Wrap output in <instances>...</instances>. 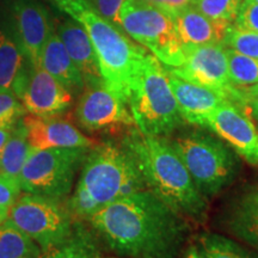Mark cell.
<instances>
[{
	"label": "cell",
	"mask_w": 258,
	"mask_h": 258,
	"mask_svg": "<svg viewBox=\"0 0 258 258\" xmlns=\"http://www.w3.org/2000/svg\"><path fill=\"white\" fill-rule=\"evenodd\" d=\"M77 106V118L90 132L135 125L128 103L104 83L88 86Z\"/></svg>",
	"instance_id": "7c38bea8"
},
{
	"label": "cell",
	"mask_w": 258,
	"mask_h": 258,
	"mask_svg": "<svg viewBox=\"0 0 258 258\" xmlns=\"http://www.w3.org/2000/svg\"><path fill=\"white\" fill-rule=\"evenodd\" d=\"M102 258H128V257H121V256H118V257H102Z\"/></svg>",
	"instance_id": "74e56055"
},
{
	"label": "cell",
	"mask_w": 258,
	"mask_h": 258,
	"mask_svg": "<svg viewBox=\"0 0 258 258\" xmlns=\"http://www.w3.org/2000/svg\"><path fill=\"white\" fill-rule=\"evenodd\" d=\"M106 246L121 257L178 258L189 220L144 189L109 203L89 219Z\"/></svg>",
	"instance_id": "6da1fadb"
},
{
	"label": "cell",
	"mask_w": 258,
	"mask_h": 258,
	"mask_svg": "<svg viewBox=\"0 0 258 258\" xmlns=\"http://www.w3.org/2000/svg\"><path fill=\"white\" fill-rule=\"evenodd\" d=\"M173 18L184 47L222 43L226 29L206 17L192 4L180 10Z\"/></svg>",
	"instance_id": "ffe728a7"
},
{
	"label": "cell",
	"mask_w": 258,
	"mask_h": 258,
	"mask_svg": "<svg viewBox=\"0 0 258 258\" xmlns=\"http://www.w3.org/2000/svg\"><path fill=\"white\" fill-rule=\"evenodd\" d=\"M165 69L186 82L217 91L228 101L243 105L241 89L230 80L227 50L224 43L185 47L184 62L178 67L165 66Z\"/></svg>",
	"instance_id": "30bf717a"
},
{
	"label": "cell",
	"mask_w": 258,
	"mask_h": 258,
	"mask_svg": "<svg viewBox=\"0 0 258 258\" xmlns=\"http://www.w3.org/2000/svg\"><path fill=\"white\" fill-rule=\"evenodd\" d=\"M56 30L71 59L82 73L86 88L102 84L103 79L95 47L84 25L72 18L57 24Z\"/></svg>",
	"instance_id": "ac0fdd59"
},
{
	"label": "cell",
	"mask_w": 258,
	"mask_h": 258,
	"mask_svg": "<svg viewBox=\"0 0 258 258\" xmlns=\"http://www.w3.org/2000/svg\"><path fill=\"white\" fill-rule=\"evenodd\" d=\"M221 221L228 233L258 251V183L245 186L228 202Z\"/></svg>",
	"instance_id": "2e32d148"
},
{
	"label": "cell",
	"mask_w": 258,
	"mask_h": 258,
	"mask_svg": "<svg viewBox=\"0 0 258 258\" xmlns=\"http://www.w3.org/2000/svg\"><path fill=\"white\" fill-rule=\"evenodd\" d=\"M128 106L144 135L167 137L185 124L165 66L150 51L131 84Z\"/></svg>",
	"instance_id": "277c9868"
},
{
	"label": "cell",
	"mask_w": 258,
	"mask_h": 258,
	"mask_svg": "<svg viewBox=\"0 0 258 258\" xmlns=\"http://www.w3.org/2000/svg\"><path fill=\"white\" fill-rule=\"evenodd\" d=\"M90 150L84 147L31 150L18 177L22 191L59 201L64 199Z\"/></svg>",
	"instance_id": "ba28073f"
},
{
	"label": "cell",
	"mask_w": 258,
	"mask_h": 258,
	"mask_svg": "<svg viewBox=\"0 0 258 258\" xmlns=\"http://www.w3.org/2000/svg\"><path fill=\"white\" fill-rule=\"evenodd\" d=\"M243 0H194L192 5L206 17L227 29L235 22Z\"/></svg>",
	"instance_id": "4316f807"
},
{
	"label": "cell",
	"mask_w": 258,
	"mask_h": 258,
	"mask_svg": "<svg viewBox=\"0 0 258 258\" xmlns=\"http://www.w3.org/2000/svg\"><path fill=\"white\" fill-rule=\"evenodd\" d=\"M146 2L152 3V4L163 9L164 11L169 12L170 15L175 16L176 14H178L180 10L191 5L194 0H146Z\"/></svg>",
	"instance_id": "e575fe53"
},
{
	"label": "cell",
	"mask_w": 258,
	"mask_h": 258,
	"mask_svg": "<svg viewBox=\"0 0 258 258\" xmlns=\"http://www.w3.org/2000/svg\"><path fill=\"white\" fill-rule=\"evenodd\" d=\"M91 38L103 83L128 103L131 84L148 51L135 43L123 30L90 9L80 17Z\"/></svg>",
	"instance_id": "8992f818"
},
{
	"label": "cell",
	"mask_w": 258,
	"mask_h": 258,
	"mask_svg": "<svg viewBox=\"0 0 258 258\" xmlns=\"http://www.w3.org/2000/svg\"><path fill=\"white\" fill-rule=\"evenodd\" d=\"M166 72L171 89L178 103L180 115L185 123L203 127L206 120L215 111V109L227 99L221 93L186 82L167 70Z\"/></svg>",
	"instance_id": "e0dca14e"
},
{
	"label": "cell",
	"mask_w": 258,
	"mask_h": 258,
	"mask_svg": "<svg viewBox=\"0 0 258 258\" xmlns=\"http://www.w3.org/2000/svg\"><path fill=\"white\" fill-rule=\"evenodd\" d=\"M31 152L28 140V131L23 120H19L12 129L8 143L0 157V176L17 179L27 158Z\"/></svg>",
	"instance_id": "44dd1931"
},
{
	"label": "cell",
	"mask_w": 258,
	"mask_h": 258,
	"mask_svg": "<svg viewBox=\"0 0 258 258\" xmlns=\"http://www.w3.org/2000/svg\"><path fill=\"white\" fill-rule=\"evenodd\" d=\"M233 24L245 30L258 32V0H243Z\"/></svg>",
	"instance_id": "1f68e13d"
},
{
	"label": "cell",
	"mask_w": 258,
	"mask_h": 258,
	"mask_svg": "<svg viewBox=\"0 0 258 258\" xmlns=\"http://www.w3.org/2000/svg\"><path fill=\"white\" fill-rule=\"evenodd\" d=\"M60 10L79 22L80 17L88 10L92 9L88 0H51Z\"/></svg>",
	"instance_id": "d6a6232c"
},
{
	"label": "cell",
	"mask_w": 258,
	"mask_h": 258,
	"mask_svg": "<svg viewBox=\"0 0 258 258\" xmlns=\"http://www.w3.org/2000/svg\"><path fill=\"white\" fill-rule=\"evenodd\" d=\"M41 258H102L95 238L84 228H77L62 244L42 253Z\"/></svg>",
	"instance_id": "d4e9b609"
},
{
	"label": "cell",
	"mask_w": 258,
	"mask_h": 258,
	"mask_svg": "<svg viewBox=\"0 0 258 258\" xmlns=\"http://www.w3.org/2000/svg\"><path fill=\"white\" fill-rule=\"evenodd\" d=\"M24 55L21 48L0 30V91L15 93L17 85L23 78Z\"/></svg>",
	"instance_id": "7402d4cb"
},
{
	"label": "cell",
	"mask_w": 258,
	"mask_h": 258,
	"mask_svg": "<svg viewBox=\"0 0 258 258\" xmlns=\"http://www.w3.org/2000/svg\"><path fill=\"white\" fill-rule=\"evenodd\" d=\"M222 43L243 55L258 59V32L245 30L232 24L226 29Z\"/></svg>",
	"instance_id": "83f0119b"
},
{
	"label": "cell",
	"mask_w": 258,
	"mask_h": 258,
	"mask_svg": "<svg viewBox=\"0 0 258 258\" xmlns=\"http://www.w3.org/2000/svg\"><path fill=\"white\" fill-rule=\"evenodd\" d=\"M123 144L134 154L147 189L190 222L202 224L207 219L208 200L196 188L169 139L134 131L124 139Z\"/></svg>",
	"instance_id": "7a4b0ae2"
},
{
	"label": "cell",
	"mask_w": 258,
	"mask_h": 258,
	"mask_svg": "<svg viewBox=\"0 0 258 258\" xmlns=\"http://www.w3.org/2000/svg\"><path fill=\"white\" fill-rule=\"evenodd\" d=\"M170 141L207 200L230 186L239 175L240 157L208 129L185 132Z\"/></svg>",
	"instance_id": "5b68a950"
},
{
	"label": "cell",
	"mask_w": 258,
	"mask_h": 258,
	"mask_svg": "<svg viewBox=\"0 0 258 258\" xmlns=\"http://www.w3.org/2000/svg\"><path fill=\"white\" fill-rule=\"evenodd\" d=\"M202 128L217 134L247 164L258 166V131L245 106L226 99Z\"/></svg>",
	"instance_id": "8fae6325"
},
{
	"label": "cell",
	"mask_w": 258,
	"mask_h": 258,
	"mask_svg": "<svg viewBox=\"0 0 258 258\" xmlns=\"http://www.w3.org/2000/svg\"><path fill=\"white\" fill-rule=\"evenodd\" d=\"M230 80L237 88L258 84V59L243 55L226 47Z\"/></svg>",
	"instance_id": "484cf974"
},
{
	"label": "cell",
	"mask_w": 258,
	"mask_h": 258,
	"mask_svg": "<svg viewBox=\"0 0 258 258\" xmlns=\"http://www.w3.org/2000/svg\"><path fill=\"white\" fill-rule=\"evenodd\" d=\"M194 245L201 258H258V251H250L231 238L212 232L199 234Z\"/></svg>",
	"instance_id": "603a6c76"
},
{
	"label": "cell",
	"mask_w": 258,
	"mask_h": 258,
	"mask_svg": "<svg viewBox=\"0 0 258 258\" xmlns=\"http://www.w3.org/2000/svg\"><path fill=\"white\" fill-rule=\"evenodd\" d=\"M23 123L28 131L31 150L47 148H92L96 143L85 137L78 128L57 116L25 115Z\"/></svg>",
	"instance_id": "9a60e30c"
},
{
	"label": "cell",
	"mask_w": 258,
	"mask_h": 258,
	"mask_svg": "<svg viewBox=\"0 0 258 258\" xmlns=\"http://www.w3.org/2000/svg\"><path fill=\"white\" fill-rule=\"evenodd\" d=\"M27 109L11 91H0V125H15L27 115Z\"/></svg>",
	"instance_id": "f1b7e54d"
},
{
	"label": "cell",
	"mask_w": 258,
	"mask_h": 258,
	"mask_svg": "<svg viewBox=\"0 0 258 258\" xmlns=\"http://www.w3.org/2000/svg\"><path fill=\"white\" fill-rule=\"evenodd\" d=\"M88 2L96 14L121 29L120 14L125 0H88Z\"/></svg>",
	"instance_id": "4dcf8cb0"
},
{
	"label": "cell",
	"mask_w": 258,
	"mask_h": 258,
	"mask_svg": "<svg viewBox=\"0 0 258 258\" xmlns=\"http://www.w3.org/2000/svg\"><path fill=\"white\" fill-rule=\"evenodd\" d=\"M18 98L30 115L57 116L72 105V93L42 67H31Z\"/></svg>",
	"instance_id": "4fadbf2b"
},
{
	"label": "cell",
	"mask_w": 258,
	"mask_h": 258,
	"mask_svg": "<svg viewBox=\"0 0 258 258\" xmlns=\"http://www.w3.org/2000/svg\"><path fill=\"white\" fill-rule=\"evenodd\" d=\"M40 67L47 71L71 93H79L86 88L82 73L71 59L55 30L51 32L42 51Z\"/></svg>",
	"instance_id": "d6986e66"
},
{
	"label": "cell",
	"mask_w": 258,
	"mask_h": 258,
	"mask_svg": "<svg viewBox=\"0 0 258 258\" xmlns=\"http://www.w3.org/2000/svg\"><path fill=\"white\" fill-rule=\"evenodd\" d=\"M21 192L22 189L17 179L0 176V225L9 219L10 212Z\"/></svg>",
	"instance_id": "f546056e"
},
{
	"label": "cell",
	"mask_w": 258,
	"mask_h": 258,
	"mask_svg": "<svg viewBox=\"0 0 258 258\" xmlns=\"http://www.w3.org/2000/svg\"><path fill=\"white\" fill-rule=\"evenodd\" d=\"M9 220L36 241L42 253L62 244L73 232L69 208L59 200L34 194L19 196Z\"/></svg>",
	"instance_id": "9c48e42d"
},
{
	"label": "cell",
	"mask_w": 258,
	"mask_h": 258,
	"mask_svg": "<svg viewBox=\"0 0 258 258\" xmlns=\"http://www.w3.org/2000/svg\"><path fill=\"white\" fill-rule=\"evenodd\" d=\"M42 251L36 241L11 221L0 225V258H41Z\"/></svg>",
	"instance_id": "cb8c5ba5"
},
{
	"label": "cell",
	"mask_w": 258,
	"mask_h": 258,
	"mask_svg": "<svg viewBox=\"0 0 258 258\" xmlns=\"http://www.w3.org/2000/svg\"><path fill=\"white\" fill-rule=\"evenodd\" d=\"M121 29L165 66L178 67L185 60L172 15L146 0H125L120 14Z\"/></svg>",
	"instance_id": "52a82bcc"
},
{
	"label": "cell",
	"mask_w": 258,
	"mask_h": 258,
	"mask_svg": "<svg viewBox=\"0 0 258 258\" xmlns=\"http://www.w3.org/2000/svg\"><path fill=\"white\" fill-rule=\"evenodd\" d=\"M18 46L31 67H40L41 55L54 31L46 9L32 0H17L14 6Z\"/></svg>",
	"instance_id": "5bb4252c"
},
{
	"label": "cell",
	"mask_w": 258,
	"mask_h": 258,
	"mask_svg": "<svg viewBox=\"0 0 258 258\" xmlns=\"http://www.w3.org/2000/svg\"><path fill=\"white\" fill-rule=\"evenodd\" d=\"M15 125H0V157H2L3 152H4L6 143H8L10 135H11L12 129H14Z\"/></svg>",
	"instance_id": "d590c367"
},
{
	"label": "cell",
	"mask_w": 258,
	"mask_h": 258,
	"mask_svg": "<svg viewBox=\"0 0 258 258\" xmlns=\"http://www.w3.org/2000/svg\"><path fill=\"white\" fill-rule=\"evenodd\" d=\"M240 89L243 92V105L258 122V84Z\"/></svg>",
	"instance_id": "836d02e7"
},
{
	"label": "cell",
	"mask_w": 258,
	"mask_h": 258,
	"mask_svg": "<svg viewBox=\"0 0 258 258\" xmlns=\"http://www.w3.org/2000/svg\"><path fill=\"white\" fill-rule=\"evenodd\" d=\"M183 258H201L200 257V254L198 252V250H196L195 245H190V246L186 249L185 253H184V257Z\"/></svg>",
	"instance_id": "8d00e7d4"
},
{
	"label": "cell",
	"mask_w": 258,
	"mask_h": 258,
	"mask_svg": "<svg viewBox=\"0 0 258 258\" xmlns=\"http://www.w3.org/2000/svg\"><path fill=\"white\" fill-rule=\"evenodd\" d=\"M147 189L134 154L123 144L95 145L83 163L78 185L67 208L85 220L109 203Z\"/></svg>",
	"instance_id": "3957f363"
}]
</instances>
